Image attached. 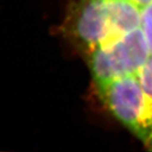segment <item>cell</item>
I'll return each mask as SVG.
<instances>
[{
	"label": "cell",
	"mask_w": 152,
	"mask_h": 152,
	"mask_svg": "<svg viewBox=\"0 0 152 152\" xmlns=\"http://www.w3.org/2000/svg\"><path fill=\"white\" fill-rule=\"evenodd\" d=\"M115 0H68L61 34L83 57L115 39L112 16Z\"/></svg>",
	"instance_id": "obj_2"
},
{
	"label": "cell",
	"mask_w": 152,
	"mask_h": 152,
	"mask_svg": "<svg viewBox=\"0 0 152 152\" xmlns=\"http://www.w3.org/2000/svg\"><path fill=\"white\" fill-rule=\"evenodd\" d=\"M131 1L137 5L140 9H142L144 7H146L148 5L152 3V0H131Z\"/></svg>",
	"instance_id": "obj_6"
},
{
	"label": "cell",
	"mask_w": 152,
	"mask_h": 152,
	"mask_svg": "<svg viewBox=\"0 0 152 152\" xmlns=\"http://www.w3.org/2000/svg\"><path fill=\"white\" fill-rule=\"evenodd\" d=\"M150 57V50L141 27L83 56L95 87L137 75Z\"/></svg>",
	"instance_id": "obj_1"
},
{
	"label": "cell",
	"mask_w": 152,
	"mask_h": 152,
	"mask_svg": "<svg viewBox=\"0 0 152 152\" xmlns=\"http://www.w3.org/2000/svg\"><path fill=\"white\" fill-rule=\"evenodd\" d=\"M137 77L143 89L148 109L152 118V55L137 73Z\"/></svg>",
	"instance_id": "obj_4"
},
{
	"label": "cell",
	"mask_w": 152,
	"mask_h": 152,
	"mask_svg": "<svg viewBox=\"0 0 152 152\" xmlns=\"http://www.w3.org/2000/svg\"><path fill=\"white\" fill-rule=\"evenodd\" d=\"M96 93L112 115L152 151V118L137 75L96 86Z\"/></svg>",
	"instance_id": "obj_3"
},
{
	"label": "cell",
	"mask_w": 152,
	"mask_h": 152,
	"mask_svg": "<svg viewBox=\"0 0 152 152\" xmlns=\"http://www.w3.org/2000/svg\"><path fill=\"white\" fill-rule=\"evenodd\" d=\"M141 28H142L152 55V3L141 9Z\"/></svg>",
	"instance_id": "obj_5"
}]
</instances>
